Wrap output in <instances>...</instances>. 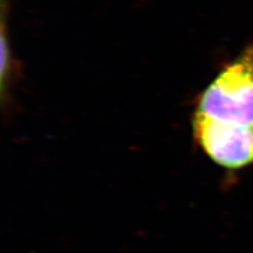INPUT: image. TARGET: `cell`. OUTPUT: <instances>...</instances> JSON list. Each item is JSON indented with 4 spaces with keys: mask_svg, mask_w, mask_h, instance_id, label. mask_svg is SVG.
I'll list each match as a JSON object with an SVG mask.
<instances>
[{
    "mask_svg": "<svg viewBox=\"0 0 253 253\" xmlns=\"http://www.w3.org/2000/svg\"><path fill=\"white\" fill-rule=\"evenodd\" d=\"M197 112L224 123L253 126V45L208 85Z\"/></svg>",
    "mask_w": 253,
    "mask_h": 253,
    "instance_id": "1",
    "label": "cell"
},
{
    "mask_svg": "<svg viewBox=\"0 0 253 253\" xmlns=\"http://www.w3.org/2000/svg\"><path fill=\"white\" fill-rule=\"evenodd\" d=\"M194 137L212 161L228 169L253 164V126L220 122L196 112Z\"/></svg>",
    "mask_w": 253,
    "mask_h": 253,
    "instance_id": "2",
    "label": "cell"
}]
</instances>
